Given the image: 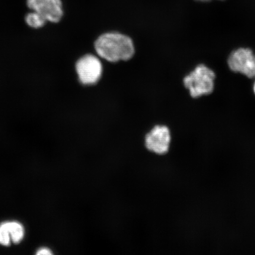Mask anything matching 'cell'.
Wrapping results in <instances>:
<instances>
[{"label":"cell","instance_id":"cell-1","mask_svg":"<svg viewBox=\"0 0 255 255\" xmlns=\"http://www.w3.org/2000/svg\"><path fill=\"white\" fill-rule=\"evenodd\" d=\"M95 48L99 56L111 62L129 60L135 52L129 37L114 32L101 35L96 40Z\"/></svg>","mask_w":255,"mask_h":255},{"label":"cell","instance_id":"cell-2","mask_svg":"<svg viewBox=\"0 0 255 255\" xmlns=\"http://www.w3.org/2000/svg\"><path fill=\"white\" fill-rule=\"evenodd\" d=\"M215 78V73L211 69L200 65L184 78V84L189 89L191 97L198 98L212 93Z\"/></svg>","mask_w":255,"mask_h":255},{"label":"cell","instance_id":"cell-3","mask_svg":"<svg viewBox=\"0 0 255 255\" xmlns=\"http://www.w3.org/2000/svg\"><path fill=\"white\" fill-rule=\"evenodd\" d=\"M79 81L86 85H94L100 81L103 65L98 57L87 55L81 57L76 64Z\"/></svg>","mask_w":255,"mask_h":255},{"label":"cell","instance_id":"cell-4","mask_svg":"<svg viewBox=\"0 0 255 255\" xmlns=\"http://www.w3.org/2000/svg\"><path fill=\"white\" fill-rule=\"evenodd\" d=\"M229 68L250 78H255V56L248 48H240L232 52L228 60Z\"/></svg>","mask_w":255,"mask_h":255},{"label":"cell","instance_id":"cell-5","mask_svg":"<svg viewBox=\"0 0 255 255\" xmlns=\"http://www.w3.org/2000/svg\"><path fill=\"white\" fill-rule=\"evenodd\" d=\"M171 141V132L168 128L157 126L146 135L144 142L149 151L157 155H164L170 149Z\"/></svg>","mask_w":255,"mask_h":255},{"label":"cell","instance_id":"cell-6","mask_svg":"<svg viewBox=\"0 0 255 255\" xmlns=\"http://www.w3.org/2000/svg\"><path fill=\"white\" fill-rule=\"evenodd\" d=\"M27 5L51 23H58L63 17L61 0H27Z\"/></svg>","mask_w":255,"mask_h":255},{"label":"cell","instance_id":"cell-7","mask_svg":"<svg viewBox=\"0 0 255 255\" xmlns=\"http://www.w3.org/2000/svg\"><path fill=\"white\" fill-rule=\"evenodd\" d=\"M8 228L11 241L14 244H18L24 238V229L20 223L17 222H5Z\"/></svg>","mask_w":255,"mask_h":255},{"label":"cell","instance_id":"cell-8","mask_svg":"<svg viewBox=\"0 0 255 255\" xmlns=\"http://www.w3.org/2000/svg\"><path fill=\"white\" fill-rule=\"evenodd\" d=\"M46 21L42 15L34 11L28 13L25 17V22L27 25L34 28L42 27Z\"/></svg>","mask_w":255,"mask_h":255},{"label":"cell","instance_id":"cell-9","mask_svg":"<svg viewBox=\"0 0 255 255\" xmlns=\"http://www.w3.org/2000/svg\"><path fill=\"white\" fill-rule=\"evenodd\" d=\"M11 239L5 222L0 225V244L8 246L10 244Z\"/></svg>","mask_w":255,"mask_h":255},{"label":"cell","instance_id":"cell-10","mask_svg":"<svg viewBox=\"0 0 255 255\" xmlns=\"http://www.w3.org/2000/svg\"><path fill=\"white\" fill-rule=\"evenodd\" d=\"M52 253L47 248H42L37 252V255H52Z\"/></svg>","mask_w":255,"mask_h":255},{"label":"cell","instance_id":"cell-11","mask_svg":"<svg viewBox=\"0 0 255 255\" xmlns=\"http://www.w3.org/2000/svg\"><path fill=\"white\" fill-rule=\"evenodd\" d=\"M197 1L205 2L210 1V0H197Z\"/></svg>","mask_w":255,"mask_h":255},{"label":"cell","instance_id":"cell-12","mask_svg":"<svg viewBox=\"0 0 255 255\" xmlns=\"http://www.w3.org/2000/svg\"><path fill=\"white\" fill-rule=\"evenodd\" d=\"M253 89H254V93L255 94V82L254 84Z\"/></svg>","mask_w":255,"mask_h":255}]
</instances>
